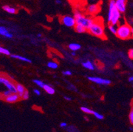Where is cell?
<instances>
[{
  "instance_id": "obj_1",
  "label": "cell",
  "mask_w": 133,
  "mask_h": 132,
  "mask_svg": "<svg viewBox=\"0 0 133 132\" xmlns=\"http://www.w3.org/2000/svg\"><path fill=\"white\" fill-rule=\"evenodd\" d=\"M88 32H89L91 34L101 39L105 40L107 38L105 34L104 25L103 24V22L99 21L97 19H94V22L88 28Z\"/></svg>"
},
{
  "instance_id": "obj_2",
  "label": "cell",
  "mask_w": 133,
  "mask_h": 132,
  "mask_svg": "<svg viewBox=\"0 0 133 132\" xmlns=\"http://www.w3.org/2000/svg\"><path fill=\"white\" fill-rule=\"evenodd\" d=\"M116 35L121 40H128L132 38V28L128 24H124L118 26L117 29Z\"/></svg>"
},
{
  "instance_id": "obj_3",
  "label": "cell",
  "mask_w": 133,
  "mask_h": 132,
  "mask_svg": "<svg viewBox=\"0 0 133 132\" xmlns=\"http://www.w3.org/2000/svg\"><path fill=\"white\" fill-rule=\"evenodd\" d=\"M74 18L76 20V24H79V25L85 26L87 29L94 20V19L87 17L78 10H75Z\"/></svg>"
},
{
  "instance_id": "obj_4",
  "label": "cell",
  "mask_w": 133,
  "mask_h": 132,
  "mask_svg": "<svg viewBox=\"0 0 133 132\" xmlns=\"http://www.w3.org/2000/svg\"><path fill=\"white\" fill-rule=\"evenodd\" d=\"M0 84L3 85L6 89L11 91V93H17L15 85L6 77L0 76Z\"/></svg>"
},
{
  "instance_id": "obj_5",
  "label": "cell",
  "mask_w": 133,
  "mask_h": 132,
  "mask_svg": "<svg viewBox=\"0 0 133 132\" xmlns=\"http://www.w3.org/2000/svg\"><path fill=\"white\" fill-rule=\"evenodd\" d=\"M60 23L68 27H74L76 25V20L74 17L65 15L60 17Z\"/></svg>"
},
{
  "instance_id": "obj_6",
  "label": "cell",
  "mask_w": 133,
  "mask_h": 132,
  "mask_svg": "<svg viewBox=\"0 0 133 132\" xmlns=\"http://www.w3.org/2000/svg\"><path fill=\"white\" fill-rule=\"evenodd\" d=\"M88 79L90 81L95 83L98 85H109L111 83V81L109 79H102L101 77H89Z\"/></svg>"
},
{
  "instance_id": "obj_7",
  "label": "cell",
  "mask_w": 133,
  "mask_h": 132,
  "mask_svg": "<svg viewBox=\"0 0 133 132\" xmlns=\"http://www.w3.org/2000/svg\"><path fill=\"white\" fill-rule=\"evenodd\" d=\"M121 19V13L116 9V7L115 8L114 11H113L112 15H111V19H110V25H117L118 23V21Z\"/></svg>"
},
{
  "instance_id": "obj_8",
  "label": "cell",
  "mask_w": 133,
  "mask_h": 132,
  "mask_svg": "<svg viewBox=\"0 0 133 132\" xmlns=\"http://www.w3.org/2000/svg\"><path fill=\"white\" fill-rule=\"evenodd\" d=\"M126 3L127 0H115V5L118 11L121 13H123L126 11Z\"/></svg>"
},
{
  "instance_id": "obj_9",
  "label": "cell",
  "mask_w": 133,
  "mask_h": 132,
  "mask_svg": "<svg viewBox=\"0 0 133 132\" xmlns=\"http://www.w3.org/2000/svg\"><path fill=\"white\" fill-rule=\"evenodd\" d=\"M21 99L17 93H11L9 96L4 98V100L8 103H15Z\"/></svg>"
},
{
  "instance_id": "obj_10",
  "label": "cell",
  "mask_w": 133,
  "mask_h": 132,
  "mask_svg": "<svg viewBox=\"0 0 133 132\" xmlns=\"http://www.w3.org/2000/svg\"><path fill=\"white\" fill-rule=\"evenodd\" d=\"M100 10V7L99 5L97 4H91L90 5L88 6L87 11H88V13L91 15H94L97 13Z\"/></svg>"
},
{
  "instance_id": "obj_11",
  "label": "cell",
  "mask_w": 133,
  "mask_h": 132,
  "mask_svg": "<svg viewBox=\"0 0 133 132\" xmlns=\"http://www.w3.org/2000/svg\"><path fill=\"white\" fill-rule=\"evenodd\" d=\"M0 34L5 36L6 38H13V34L8 31V29L5 27L2 26H0Z\"/></svg>"
},
{
  "instance_id": "obj_12",
  "label": "cell",
  "mask_w": 133,
  "mask_h": 132,
  "mask_svg": "<svg viewBox=\"0 0 133 132\" xmlns=\"http://www.w3.org/2000/svg\"><path fill=\"white\" fill-rule=\"evenodd\" d=\"M15 87H16V91L17 93L19 94V96H20V98L22 97L23 94L24 93V92L25 91V88L23 85H22L21 84H19V83H17L15 85Z\"/></svg>"
},
{
  "instance_id": "obj_13",
  "label": "cell",
  "mask_w": 133,
  "mask_h": 132,
  "mask_svg": "<svg viewBox=\"0 0 133 132\" xmlns=\"http://www.w3.org/2000/svg\"><path fill=\"white\" fill-rule=\"evenodd\" d=\"M74 27L75 31L78 33H85V32H88V29L85 26L79 25V24H76Z\"/></svg>"
},
{
  "instance_id": "obj_14",
  "label": "cell",
  "mask_w": 133,
  "mask_h": 132,
  "mask_svg": "<svg viewBox=\"0 0 133 132\" xmlns=\"http://www.w3.org/2000/svg\"><path fill=\"white\" fill-rule=\"evenodd\" d=\"M3 9L5 11L8 12V13H10V14H16L17 13V10L16 9V8L11 7L9 5H4L3 7Z\"/></svg>"
},
{
  "instance_id": "obj_15",
  "label": "cell",
  "mask_w": 133,
  "mask_h": 132,
  "mask_svg": "<svg viewBox=\"0 0 133 132\" xmlns=\"http://www.w3.org/2000/svg\"><path fill=\"white\" fill-rule=\"evenodd\" d=\"M43 89L49 94H54L55 93V90L53 89L51 86L49 85L44 84L43 87Z\"/></svg>"
},
{
  "instance_id": "obj_16",
  "label": "cell",
  "mask_w": 133,
  "mask_h": 132,
  "mask_svg": "<svg viewBox=\"0 0 133 132\" xmlns=\"http://www.w3.org/2000/svg\"><path fill=\"white\" fill-rule=\"evenodd\" d=\"M10 56L13 58H15V59H18V60H21V61H25V62H27V63H31V60L29 59H28V58H25V57L22 56V55H15V54H13V55H10Z\"/></svg>"
},
{
  "instance_id": "obj_17",
  "label": "cell",
  "mask_w": 133,
  "mask_h": 132,
  "mask_svg": "<svg viewBox=\"0 0 133 132\" xmlns=\"http://www.w3.org/2000/svg\"><path fill=\"white\" fill-rule=\"evenodd\" d=\"M82 65H83V67H85V68L88 69L89 70H95V66L94 65V64L92 63L90 61H86L85 62H83L82 63Z\"/></svg>"
},
{
  "instance_id": "obj_18",
  "label": "cell",
  "mask_w": 133,
  "mask_h": 132,
  "mask_svg": "<svg viewBox=\"0 0 133 132\" xmlns=\"http://www.w3.org/2000/svg\"><path fill=\"white\" fill-rule=\"evenodd\" d=\"M68 47L69 49L70 50H72V52H76V51H78L81 49V45L77 43L70 44Z\"/></svg>"
},
{
  "instance_id": "obj_19",
  "label": "cell",
  "mask_w": 133,
  "mask_h": 132,
  "mask_svg": "<svg viewBox=\"0 0 133 132\" xmlns=\"http://www.w3.org/2000/svg\"><path fill=\"white\" fill-rule=\"evenodd\" d=\"M47 66L50 68L55 70V69H57L58 67V64L56 62H54V61H49L47 64Z\"/></svg>"
},
{
  "instance_id": "obj_20",
  "label": "cell",
  "mask_w": 133,
  "mask_h": 132,
  "mask_svg": "<svg viewBox=\"0 0 133 132\" xmlns=\"http://www.w3.org/2000/svg\"><path fill=\"white\" fill-rule=\"evenodd\" d=\"M80 109L82 112H83L84 113H85V114H92L93 112H94V110H91L90 108H87V107H84V106H82V107H81Z\"/></svg>"
},
{
  "instance_id": "obj_21",
  "label": "cell",
  "mask_w": 133,
  "mask_h": 132,
  "mask_svg": "<svg viewBox=\"0 0 133 132\" xmlns=\"http://www.w3.org/2000/svg\"><path fill=\"white\" fill-rule=\"evenodd\" d=\"M0 54H3L6 55H11L10 52H9L8 49H6V48H3V47H1V46H0Z\"/></svg>"
},
{
  "instance_id": "obj_22",
  "label": "cell",
  "mask_w": 133,
  "mask_h": 132,
  "mask_svg": "<svg viewBox=\"0 0 133 132\" xmlns=\"http://www.w3.org/2000/svg\"><path fill=\"white\" fill-rule=\"evenodd\" d=\"M33 82L35 83L36 85H37L38 87H41V88H43V86H44V83H43L42 81H41V80H38V79H35L33 80Z\"/></svg>"
},
{
  "instance_id": "obj_23",
  "label": "cell",
  "mask_w": 133,
  "mask_h": 132,
  "mask_svg": "<svg viewBox=\"0 0 133 132\" xmlns=\"http://www.w3.org/2000/svg\"><path fill=\"white\" fill-rule=\"evenodd\" d=\"M92 114H94L95 118L98 120H103L104 118V116H103L102 114H99V113H98V112H95V111H94V112H93Z\"/></svg>"
},
{
  "instance_id": "obj_24",
  "label": "cell",
  "mask_w": 133,
  "mask_h": 132,
  "mask_svg": "<svg viewBox=\"0 0 133 132\" xmlns=\"http://www.w3.org/2000/svg\"><path fill=\"white\" fill-rule=\"evenodd\" d=\"M109 29L110 31H111L112 33H113L114 34H116V32H117V28L115 27V25H109Z\"/></svg>"
},
{
  "instance_id": "obj_25",
  "label": "cell",
  "mask_w": 133,
  "mask_h": 132,
  "mask_svg": "<svg viewBox=\"0 0 133 132\" xmlns=\"http://www.w3.org/2000/svg\"><path fill=\"white\" fill-rule=\"evenodd\" d=\"M29 93L28 91L25 90V91L23 94V96L21 97V99H23V100H27V99H29Z\"/></svg>"
},
{
  "instance_id": "obj_26",
  "label": "cell",
  "mask_w": 133,
  "mask_h": 132,
  "mask_svg": "<svg viewBox=\"0 0 133 132\" xmlns=\"http://www.w3.org/2000/svg\"><path fill=\"white\" fill-rule=\"evenodd\" d=\"M129 121H130V123L132 124L133 123V109L132 108L131 109V110H130V113H129Z\"/></svg>"
},
{
  "instance_id": "obj_27",
  "label": "cell",
  "mask_w": 133,
  "mask_h": 132,
  "mask_svg": "<svg viewBox=\"0 0 133 132\" xmlns=\"http://www.w3.org/2000/svg\"><path fill=\"white\" fill-rule=\"evenodd\" d=\"M68 132H79L78 130V129H76L75 127L74 126H70L68 128Z\"/></svg>"
},
{
  "instance_id": "obj_28",
  "label": "cell",
  "mask_w": 133,
  "mask_h": 132,
  "mask_svg": "<svg viewBox=\"0 0 133 132\" xmlns=\"http://www.w3.org/2000/svg\"><path fill=\"white\" fill-rule=\"evenodd\" d=\"M11 94V91H9V90H5V91H3V93H2V96H3V98H5V97H6V96H9V94Z\"/></svg>"
},
{
  "instance_id": "obj_29",
  "label": "cell",
  "mask_w": 133,
  "mask_h": 132,
  "mask_svg": "<svg viewBox=\"0 0 133 132\" xmlns=\"http://www.w3.org/2000/svg\"><path fill=\"white\" fill-rule=\"evenodd\" d=\"M128 55H129V57L130 59L132 60L133 59V50L130 49L129 50V52H128Z\"/></svg>"
},
{
  "instance_id": "obj_30",
  "label": "cell",
  "mask_w": 133,
  "mask_h": 132,
  "mask_svg": "<svg viewBox=\"0 0 133 132\" xmlns=\"http://www.w3.org/2000/svg\"><path fill=\"white\" fill-rule=\"evenodd\" d=\"M62 74L64 75L70 76V75H72V73L70 71H64L62 72Z\"/></svg>"
},
{
  "instance_id": "obj_31",
  "label": "cell",
  "mask_w": 133,
  "mask_h": 132,
  "mask_svg": "<svg viewBox=\"0 0 133 132\" xmlns=\"http://www.w3.org/2000/svg\"><path fill=\"white\" fill-rule=\"evenodd\" d=\"M68 126L67 123L66 122H61V123H60V128H66Z\"/></svg>"
},
{
  "instance_id": "obj_32",
  "label": "cell",
  "mask_w": 133,
  "mask_h": 132,
  "mask_svg": "<svg viewBox=\"0 0 133 132\" xmlns=\"http://www.w3.org/2000/svg\"><path fill=\"white\" fill-rule=\"evenodd\" d=\"M33 91H34V93H35V94H37V95H38V96L41 95V91H40L38 90V89H34Z\"/></svg>"
},
{
  "instance_id": "obj_33",
  "label": "cell",
  "mask_w": 133,
  "mask_h": 132,
  "mask_svg": "<svg viewBox=\"0 0 133 132\" xmlns=\"http://www.w3.org/2000/svg\"><path fill=\"white\" fill-rule=\"evenodd\" d=\"M64 99L66 100H68V101H70L72 100V98L68 97V96H64Z\"/></svg>"
},
{
  "instance_id": "obj_34",
  "label": "cell",
  "mask_w": 133,
  "mask_h": 132,
  "mask_svg": "<svg viewBox=\"0 0 133 132\" xmlns=\"http://www.w3.org/2000/svg\"><path fill=\"white\" fill-rule=\"evenodd\" d=\"M129 81L130 82V83H132V82H133V77H132V76H131V77H129Z\"/></svg>"
},
{
  "instance_id": "obj_35",
  "label": "cell",
  "mask_w": 133,
  "mask_h": 132,
  "mask_svg": "<svg viewBox=\"0 0 133 132\" xmlns=\"http://www.w3.org/2000/svg\"><path fill=\"white\" fill-rule=\"evenodd\" d=\"M55 2L57 3V4H61V3H62L61 0H56Z\"/></svg>"
},
{
  "instance_id": "obj_36",
  "label": "cell",
  "mask_w": 133,
  "mask_h": 132,
  "mask_svg": "<svg viewBox=\"0 0 133 132\" xmlns=\"http://www.w3.org/2000/svg\"><path fill=\"white\" fill-rule=\"evenodd\" d=\"M71 54H72V55H73V56H76V52H72Z\"/></svg>"
},
{
  "instance_id": "obj_37",
  "label": "cell",
  "mask_w": 133,
  "mask_h": 132,
  "mask_svg": "<svg viewBox=\"0 0 133 132\" xmlns=\"http://www.w3.org/2000/svg\"><path fill=\"white\" fill-rule=\"evenodd\" d=\"M41 36H42V35H41V34H37V37H38V38H39V37H41Z\"/></svg>"
},
{
  "instance_id": "obj_38",
  "label": "cell",
  "mask_w": 133,
  "mask_h": 132,
  "mask_svg": "<svg viewBox=\"0 0 133 132\" xmlns=\"http://www.w3.org/2000/svg\"><path fill=\"white\" fill-rule=\"evenodd\" d=\"M130 131H132V128H130Z\"/></svg>"
},
{
  "instance_id": "obj_39",
  "label": "cell",
  "mask_w": 133,
  "mask_h": 132,
  "mask_svg": "<svg viewBox=\"0 0 133 132\" xmlns=\"http://www.w3.org/2000/svg\"><path fill=\"white\" fill-rule=\"evenodd\" d=\"M1 85H2V84H0V87H1ZM0 93H1V91H0Z\"/></svg>"
},
{
  "instance_id": "obj_40",
  "label": "cell",
  "mask_w": 133,
  "mask_h": 132,
  "mask_svg": "<svg viewBox=\"0 0 133 132\" xmlns=\"http://www.w3.org/2000/svg\"><path fill=\"white\" fill-rule=\"evenodd\" d=\"M113 1H115V0H113Z\"/></svg>"
}]
</instances>
